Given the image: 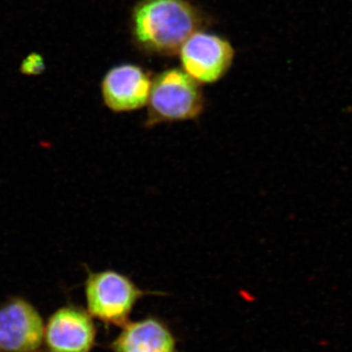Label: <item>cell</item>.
Segmentation results:
<instances>
[{"label": "cell", "instance_id": "1", "mask_svg": "<svg viewBox=\"0 0 352 352\" xmlns=\"http://www.w3.org/2000/svg\"><path fill=\"white\" fill-rule=\"evenodd\" d=\"M210 18L188 0H139L129 15L132 45L147 56H175Z\"/></svg>", "mask_w": 352, "mask_h": 352}, {"label": "cell", "instance_id": "2", "mask_svg": "<svg viewBox=\"0 0 352 352\" xmlns=\"http://www.w3.org/2000/svg\"><path fill=\"white\" fill-rule=\"evenodd\" d=\"M206 103L200 82L182 69H164L153 78L143 124L152 129L162 124L198 120Z\"/></svg>", "mask_w": 352, "mask_h": 352}, {"label": "cell", "instance_id": "3", "mask_svg": "<svg viewBox=\"0 0 352 352\" xmlns=\"http://www.w3.org/2000/svg\"><path fill=\"white\" fill-rule=\"evenodd\" d=\"M85 294L92 318L116 327L129 323L132 310L145 296L164 295L140 289L131 277L113 270H88Z\"/></svg>", "mask_w": 352, "mask_h": 352}, {"label": "cell", "instance_id": "4", "mask_svg": "<svg viewBox=\"0 0 352 352\" xmlns=\"http://www.w3.org/2000/svg\"><path fill=\"white\" fill-rule=\"evenodd\" d=\"M178 53L183 71L201 85L224 78L235 58V50L228 39L203 30L192 34Z\"/></svg>", "mask_w": 352, "mask_h": 352}, {"label": "cell", "instance_id": "5", "mask_svg": "<svg viewBox=\"0 0 352 352\" xmlns=\"http://www.w3.org/2000/svg\"><path fill=\"white\" fill-rule=\"evenodd\" d=\"M44 327L43 317L29 300L9 298L0 305V351L41 352Z\"/></svg>", "mask_w": 352, "mask_h": 352}, {"label": "cell", "instance_id": "6", "mask_svg": "<svg viewBox=\"0 0 352 352\" xmlns=\"http://www.w3.org/2000/svg\"><path fill=\"white\" fill-rule=\"evenodd\" d=\"M97 329L87 310L75 305L58 308L44 327L46 352H92Z\"/></svg>", "mask_w": 352, "mask_h": 352}, {"label": "cell", "instance_id": "7", "mask_svg": "<svg viewBox=\"0 0 352 352\" xmlns=\"http://www.w3.org/2000/svg\"><path fill=\"white\" fill-rule=\"evenodd\" d=\"M153 78L138 65L120 64L109 69L101 82L104 105L116 113H131L147 106Z\"/></svg>", "mask_w": 352, "mask_h": 352}, {"label": "cell", "instance_id": "8", "mask_svg": "<svg viewBox=\"0 0 352 352\" xmlns=\"http://www.w3.org/2000/svg\"><path fill=\"white\" fill-rule=\"evenodd\" d=\"M113 340V352H176V339L168 324L157 317L129 322Z\"/></svg>", "mask_w": 352, "mask_h": 352}, {"label": "cell", "instance_id": "9", "mask_svg": "<svg viewBox=\"0 0 352 352\" xmlns=\"http://www.w3.org/2000/svg\"><path fill=\"white\" fill-rule=\"evenodd\" d=\"M45 61L38 53L32 52L20 65L21 74L25 76H39L45 71Z\"/></svg>", "mask_w": 352, "mask_h": 352}]
</instances>
